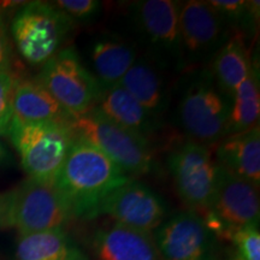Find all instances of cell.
Instances as JSON below:
<instances>
[{"label": "cell", "instance_id": "ba28073f", "mask_svg": "<svg viewBox=\"0 0 260 260\" xmlns=\"http://www.w3.org/2000/svg\"><path fill=\"white\" fill-rule=\"evenodd\" d=\"M35 80L48 90L71 118L95 106L100 86L74 46L64 47L41 67Z\"/></svg>", "mask_w": 260, "mask_h": 260}, {"label": "cell", "instance_id": "7c38bea8", "mask_svg": "<svg viewBox=\"0 0 260 260\" xmlns=\"http://www.w3.org/2000/svg\"><path fill=\"white\" fill-rule=\"evenodd\" d=\"M206 223L214 233L229 237L237 229L259 226V187L218 165L216 189Z\"/></svg>", "mask_w": 260, "mask_h": 260}, {"label": "cell", "instance_id": "e0dca14e", "mask_svg": "<svg viewBox=\"0 0 260 260\" xmlns=\"http://www.w3.org/2000/svg\"><path fill=\"white\" fill-rule=\"evenodd\" d=\"M94 107L113 123L135 133L149 142L161 128L160 123L152 118L119 83L109 88H100Z\"/></svg>", "mask_w": 260, "mask_h": 260}, {"label": "cell", "instance_id": "83f0119b", "mask_svg": "<svg viewBox=\"0 0 260 260\" xmlns=\"http://www.w3.org/2000/svg\"><path fill=\"white\" fill-rule=\"evenodd\" d=\"M10 206H11V190L0 193V228H9Z\"/></svg>", "mask_w": 260, "mask_h": 260}, {"label": "cell", "instance_id": "603a6c76", "mask_svg": "<svg viewBox=\"0 0 260 260\" xmlns=\"http://www.w3.org/2000/svg\"><path fill=\"white\" fill-rule=\"evenodd\" d=\"M209 4L216 10L234 32L254 35L259 22V2L246 0H212Z\"/></svg>", "mask_w": 260, "mask_h": 260}, {"label": "cell", "instance_id": "277c9868", "mask_svg": "<svg viewBox=\"0 0 260 260\" xmlns=\"http://www.w3.org/2000/svg\"><path fill=\"white\" fill-rule=\"evenodd\" d=\"M8 136L28 178L42 183H54L76 139L70 123H25L16 118Z\"/></svg>", "mask_w": 260, "mask_h": 260}, {"label": "cell", "instance_id": "484cf974", "mask_svg": "<svg viewBox=\"0 0 260 260\" xmlns=\"http://www.w3.org/2000/svg\"><path fill=\"white\" fill-rule=\"evenodd\" d=\"M14 83L15 77L10 71L0 73V138L8 136L14 119Z\"/></svg>", "mask_w": 260, "mask_h": 260}, {"label": "cell", "instance_id": "f546056e", "mask_svg": "<svg viewBox=\"0 0 260 260\" xmlns=\"http://www.w3.org/2000/svg\"><path fill=\"white\" fill-rule=\"evenodd\" d=\"M225 260H242V259L240 258V256L237 255L235 252H230L229 254H228V256H226V259H225Z\"/></svg>", "mask_w": 260, "mask_h": 260}, {"label": "cell", "instance_id": "4fadbf2b", "mask_svg": "<svg viewBox=\"0 0 260 260\" xmlns=\"http://www.w3.org/2000/svg\"><path fill=\"white\" fill-rule=\"evenodd\" d=\"M167 201L144 182L130 177L104 201L99 216L122 225L153 234L168 219Z\"/></svg>", "mask_w": 260, "mask_h": 260}, {"label": "cell", "instance_id": "7402d4cb", "mask_svg": "<svg viewBox=\"0 0 260 260\" xmlns=\"http://www.w3.org/2000/svg\"><path fill=\"white\" fill-rule=\"evenodd\" d=\"M260 83L258 65L252 63L247 79L232 98L226 136L247 132L259 124Z\"/></svg>", "mask_w": 260, "mask_h": 260}, {"label": "cell", "instance_id": "d6986e66", "mask_svg": "<svg viewBox=\"0 0 260 260\" xmlns=\"http://www.w3.org/2000/svg\"><path fill=\"white\" fill-rule=\"evenodd\" d=\"M14 118L25 123H70L73 118L35 79H15Z\"/></svg>", "mask_w": 260, "mask_h": 260}, {"label": "cell", "instance_id": "52a82bcc", "mask_svg": "<svg viewBox=\"0 0 260 260\" xmlns=\"http://www.w3.org/2000/svg\"><path fill=\"white\" fill-rule=\"evenodd\" d=\"M168 169L182 203L199 216H207L218 175V164L210 148L187 139L171 149Z\"/></svg>", "mask_w": 260, "mask_h": 260}, {"label": "cell", "instance_id": "8992f818", "mask_svg": "<svg viewBox=\"0 0 260 260\" xmlns=\"http://www.w3.org/2000/svg\"><path fill=\"white\" fill-rule=\"evenodd\" d=\"M181 2L140 0L130 3L129 16L148 56L167 73H184L180 34Z\"/></svg>", "mask_w": 260, "mask_h": 260}, {"label": "cell", "instance_id": "5bb4252c", "mask_svg": "<svg viewBox=\"0 0 260 260\" xmlns=\"http://www.w3.org/2000/svg\"><path fill=\"white\" fill-rule=\"evenodd\" d=\"M162 70L146 54L136 58L119 84L147 111L152 118L162 123L171 103V90Z\"/></svg>", "mask_w": 260, "mask_h": 260}, {"label": "cell", "instance_id": "d4e9b609", "mask_svg": "<svg viewBox=\"0 0 260 260\" xmlns=\"http://www.w3.org/2000/svg\"><path fill=\"white\" fill-rule=\"evenodd\" d=\"M75 24L88 22L99 15L102 3L98 0H58L52 3Z\"/></svg>", "mask_w": 260, "mask_h": 260}, {"label": "cell", "instance_id": "f1b7e54d", "mask_svg": "<svg viewBox=\"0 0 260 260\" xmlns=\"http://www.w3.org/2000/svg\"><path fill=\"white\" fill-rule=\"evenodd\" d=\"M12 161V155L0 140V167H5Z\"/></svg>", "mask_w": 260, "mask_h": 260}, {"label": "cell", "instance_id": "30bf717a", "mask_svg": "<svg viewBox=\"0 0 260 260\" xmlns=\"http://www.w3.org/2000/svg\"><path fill=\"white\" fill-rule=\"evenodd\" d=\"M180 34L188 71L207 67L234 31L209 2L189 0L181 4Z\"/></svg>", "mask_w": 260, "mask_h": 260}, {"label": "cell", "instance_id": "ffe728a7", "mask_svg": "<svg viewBox=\"0 0 260 260\" xmlns=\"http://www.w3.org/2000/svg\"><path fill=\"white\" fill-rule=\"evenodd\" d=\"M252 63L246 46V39L241 34L234 32L214 54L207 67L219 88L228 96L233 98L248 76Z\"/></svg>", "mask_w": 260, "mask_h": 260}, {"label": "cell", "instance_id": "7a4b0ae2", "mask_svg": "<svg viewBox=\"0 0 260 260\" xmlns=\"http://www.w3.org/2000/svg\"><path fill=\"white\" fill-rule=\"evenodd\" d=\"M230 109L232 98L219 88L209 67L186 71L176 117L188 139L207 147L218 144L226 136Z\"/></svg>", "mask_w": 260, "mask_h": 260}, {"label": "cell", "instance_id": "8fae6325", "mask_svg": "<svg viewBox=\"0 0 260 260\" xmlns=\"http://www.w3.org/2000/svg\"><path fill=\"white\" fill-rule=\"evenodd\" d=\"M152 235L161 260H220L218 235L193 211L170 217Z\"/></svg>", "mask_w": 260, "mask_h": 260}, {"label": "cell", "instance_id": "9a60e30c", "mask_svg": "<svg viewBox=\"0 0 260 260\" xmlns=\"http://www.w3.org/2000/svg\"><path fill=\"white\" fill-rule=\"evenodd\" d=\"M89 248L96 260H161L152 234L119 223L95 230Z\"/></svg>", "mask_w": 260, "mask_h": 260}, {"label": "cell", "instance_id": "cb8c5ba5", "mask_svg": "<svg viewBox=\"0 0 260 260\" xmlns=\"http://www.w3.org/2000/svg\"><path fill=\"white\" fill-rule=\"evenodd\" d=\"M236 248V254L242 260H260V233L258 226L237 229L229 235Z\"/></svg>", "mask_w": 260, "mask_h": 260}, {"label": "cell", "instance_id": "6da1fadb", "mask_svg": "<svg viewBox=\"0 0 260 260\" xmlns=\"http://www.w3.org/2000/svg\"><path fill=\"white\" fill-rule=\"evenodd\" d=\"M129 176L95 146L75 139L54 186L64 195L75 218L93 219L106 198Z\"/></svg>", "mask_w": 260, "mask_h": 260}, {"label": "cell", "instance_id": "5b68a950", "mask_svg": "<svg viewBox=\"0 0 260 260\" xmlns=\"http://www.w3.org/2000/svg\"><path fill=\"white\" fill-rule=\"evenodd\" d=\"M76 24L52 3H25L11 22V34L21 57L31 67H42L71 37Z\"/></svg>", "mask_w": 260, "mask_h": 260}, {"label": "cell", "instance_id": "2e32d148", "mask_svg": "<svg viewBox=\"0 0 260 260\" xmlns=\"http://www.w3.org/2000/svg\"><path fill=\"white\" fill-rule=\"evenodd\" d=\"M88 57L100 88L118 84L139 57L136 47L115 32H100L89 42Z\"/></svg>", "mask_w": 260, "mask_h": 260}, {"label": "cell", "instance_id": "ac0fdd59", "mask_svg": "<svg viewBox=\"0 0 260 260\" xmlns=\"http://www.w3.org/2000/svg\"><path fill=\"white\" fill-rule=\"evenodd\" d=\"M216 161L237 177L260 187V126L228 135L217 144Z\"/></svg>", "mask_w": 260, "mask_h": 260}, {"label": "cell", "instance_id": "9c48e42d", "mask_svg": "<svg viewBox=\"0 0 260 260\" xmlns=\"http://www.w3.org/2000/svg\"><path fill=\"white\" fill-rule=\"evenodd\" d=\"M75 218L73 210L54 183L25 180L11 190L9 228L19 236L64 229Z\"/></svg>", "mask_w": 260, "mask_h": 260}, {"label": "cell", "instance_id": "44dd1931", "mask_svg": "<svg viewBox=\"0 0 260 260\" xmlns=\"http://www.w3.org/2000/svg\"><path fill=\"white\" fill-rule=\"evenodd\" d=\"M17 260H89L64 229L19 236Z\"/></svg>", "mask_w": 260, "mask_h": 260}, {"label": "cell", "instance_id": "3957f363", "mask_svg": "<svg viewBox=\"0 0 260 260\" xmlns=\"http://www.w3.org/2000/svg\"><path fill=\"white\" fill-rule=\"evenodd\" d=\"M70 126L76 138L95 146L129 177L144 176L157 170L151 142L113 123L95 107L74 117Z\"/></svg>", "mask_w": 260, "mask_h": 260}, {"label": "cell", "instance_id": "4316f807", "mask_svg": "<svg viewBox=\"0 0 260 260\" xmlns=\"http://www.w3.org/2000/svg\"><path fill=\"white\" fill-rule=\"evenodd\" d=\"M10 65H11V46L4 24L0 19V73L9 71Z\"/></svg>", "mask_w": 260, "mask_h": 260}]
</instances>
